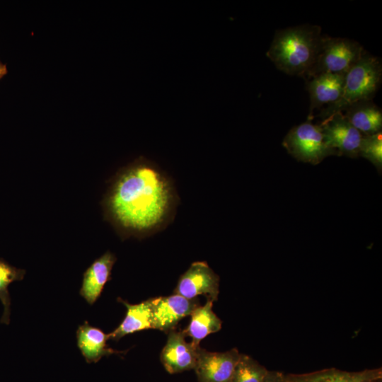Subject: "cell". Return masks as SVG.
<instances>
[{
    "instance_id": "obj_7",
    "label": "cell",
    "mask_w": 382,
    "mask_h": 382,
    "mask_svg": "<svg viewBox=\"0 0 382 382\" xmlns=\"http://www.w3.org/2000/svg\"><path fill=\"white\" fill-rule=\"evenodd\" d=\"M326 144L339 156H359L362 134L354 127L342 112L323 119L319 124Z\"/></svg>"
},
{
    "instance_id": "obj_6",
    "label": "cell",
    "mask_w": 382,
    "mask_h": 382,
    "mask_svg": "<svg viewBox=\"0 0 382 382\" xmlns=\"http://www.w3.org/2000/svg\"><path fill=\"white\" fill-rule=\"evenodd\" d=\"M174 293L188 299L204 295L214 302L218 299L219 277L206 262H194L180 277Z\"/></svg>"
},
{
    "instance_id": "obj_9",
    "label": "cell",
    "mask_w": 382,
    "mask_h": 382,
    "mask_svg": "<svg viewBox=\"0 0 382 382\" xmlns=\"http://www.w3.org/2000/svg\"><path fill=\"white\" fill-rule=\"evenodd\" d=\"M152 329L168 332L175 330L183 318L199 306L197 299H188L178 294L150 299Z\"/></svg>"
},
{
    "instance_id": "obj_12",
    "label": "cell",
    "mask_w": 382,
    "mask_h": 382,
    "mask_svg": "<svg viewBox=\"0 0 382 382\" xmlns=\"http://www.w3.org/2000/svg\"><path fill=\"white\" fill-rule=\"evenodd\" d=\"M116 260L113 253L107 251L84 272L79 294L89 305L94 304L100 298L105 284L111 279L112 269Z\"/></svg>"
},
{
    "instance_id": "obj_19",
    "label": "cell",
    "mask_w": 382,
    "mask_h": 382,
    "mask_svg": "<svg viewBox=\"0 0 382 382\" xmlns=\"http://www.w3.org/2000/svg\"><path fill=\"white\" fill-rule=\"evenodd\" d=\"M268 371L251 357L241 354L231 382H264Z\"/></svg>"
},
{
    "instance_id": "obj_10",
    "label": "cell",
    "mask_w": 382,
    "mask_h": 382,
    "mask_svg": "<svg viewBox=\"0 0 382 382\" xmlns=\"http://www.w3.org/2000/svg\"><path fill=\"white\" fill-rule=\"evenodd\" d=\"M185 338L183 330H173L168 332L166 345L161 353V361L170 374L180 373L195 367L199 346L187 342Z\"/></svg>"
},
{
    "instance_id": "obj_22",
    "label": "cell",
    "mask_w": 382,
    "mask_h": 382,
    "mask_svg": "<svg viewBox=\"0 0 382 382\" xmlns=\"http://www.w3.org/2000/svg\"><path fill=\"white\" fill-rule=\"evenodd\" d=\"M7 72H8V69L6 64H3L0 61V79L4 77V76H5L7 74Z\"/></svg>"
},
{
    "instance_id": "obj_20",
    "label": "cell",
    "mask_w": 382,
    "mask_h": 382,
    "mask_svg": "<svg viewBox=\"0 0 382 382\" xmlns=\"http://www.w3.org/2000/svg\"><path fill=\"white\" fill-rule=\"evenodd\" d=\"M359 156H362L371 162L381 172L382 169V134H363L359 149Z\"/></svg>"
},
{
    "instance_id": "obj_14",
    "label": "cell",
    "mask_w": 382,
    "mask_h": 382,
    "mask_svg": "<svg viewBox=\"0 0 382 382\" xmlns=\"http://www.w3.org/2000/svg\"><path fill=\"white\" fill-rule=\"evenodd\" d=\"M378 378H382L381 368L357 372L330 368L302 374H285L286 382H370Z\"/></svg>"
},
{
    "instance_id": "obj_11",
    "label": "cell",
    "mask_w": 382,
    "mask_h": 382,
    "mask_svg": "<svg viewBox=\"0 0 382 382\" xmlns=\"http://www.w3.org/2000/svg\"><path fill=\"white\" fill-rule=\"evenodd\" d=\"M345 75L325 73L306 79L311 100L309 120H311L314 110L321 109L324 105H326L325 108H328L341 98Z\"/></svg>"
},
{
    "instance_id": "obj_17",
    "label": "cell",
    "mask_w": 382,
    "mask_h": 382,
    "mask_svg": "<svg viewBox=\"0 0 382 382\" xmlns=\"http://www.w3.org/2000/svg\"><path fill=\"white\" fill-rule=\"evenodd\" d=\"M345 117L363 134L381 132L382 112L372 100L354 103L347 108Z\"/></svg>"
},
{
    "instance_id": "obj_21",
    "label": "cell",
    "mask_w": 382,
    "mask_h": 382,
    "mask_svg": "<svg viewBox=\"0 0 382 382\" xmlns=\"http://www.w3.org/2000/svg\"><path fill=\"white\" fill-rule=\"evenodd\" d=\"M264 382H286L285 374L279 371H268Z\"/></svg>"
},
{
    "instance_id": "obj_5",
    "label": "cell",
    "mask_w": 382,
    "mask_h": 382,
    "mask_svg": "<svg viewBox=\"0 0 382 382\" xmlns=\"http://www.w3.org/2000/svg\"><path fill=\"white\" fill-rule=\"evenodd\" d=\"M283 146L296 160L316 165L329 156H339L329 147L319 125L306 122L291 128L285 136Z\"/></svg>"
},
{
    "instance_id": "obj_3",
    "label": "cell",
    "mask_w": 382,
    "mask_h": 382,
    "mask_svg": "<svg viewBox=\"0 0 382 382\" xmlns=\"http://www.w3.org/2000/svg\"><path fill=\"white\" fill-rule=\"evenodd\" d=\"M382 78V66L378 58L366 51L360 59L346 74L343 93L334 105L320 110L323 119L344 111L357 102L372 100L378 89Z\"/></svg>"
},
{
    "instance_id": "obj_2",
    "label": "cell",
    "mask_w": 382,
    "mask_h": 382,
    "mask_svg": "<svg viewBox=\"0 0 382 382\" xmlns=\"http://www.w3.org/2000/svg\"><path fill=\"white\" fill-rule=\"evenodd\" d=\"M322 39L318 25L287 28L276 32L266 54L279 70L306 77L316 62Z\"/></svg>"
},
{
    "instance_id": "obj_8",
    "label": "cell",
    "mask_w": 382,
    "mask_h": 382,
    "mask_svg": "<svg viewBox=\"0 0 382 382\" xmlns=\"http://www.w3.org/2000/svg\"><path fill=\"white\" fill-rule=\"evenodd\" d=\"M240 354L236 348L212 352L199 347L194 369L197 382H231Z\"/></svg>"
},
{
    "instance_id": "obj_15",
    "label": "cell",
    "mask_w": 382,
    "mask_h": 382,
    "mask_svg": "<svg viewBox=\"0 0 382 382\" xmlns=\"http://www.w3.org/2000/svg\"><path fill=\"white\" fill-rule=\"evenodd\" d=\"M117 301L125 305L126 314L120 324L108 333L110 340L117 341L125 335L143 330L152 329V314L150 299L139 303L131 304L118 298Z\"/></svg>"
},
{
    "instance_id": "obj_16",
    "label": "cell",
    "mask_w": 382,
    "mask_h": 382,
    "mask_svg": "<svg viewBox=\"0 0 382 382\" xmlns=\"http://www.w3.org/2000/svg\"><path fill=\"white\" fill-rule=\"evenodd\" d=\"M213 301L207 299L203 306H198L190 315L191 318L183 330L185 336L192 338V343L199 346V342L207 335L219 331L222 322L212 310Z\"/></svg>"
},
{
    "instance_id": "obj_23",
    "label": "cell",
    "mask_w": 382,
    "mask_h": 382,
    "mask_svg": "<svg viewBox=\"0 0 382 382\" xmlns=\"http://www.w3.org/2000/svg\"><path fill=\"white\" fill-rule=\"evenodd\" d=\"M370 382H382V378H376V379H374Z\"/></svg>"
},
{
    "instance_id": "obj_1",
    "label": "cell",
    "mask_w": 382,
    "mask_h": 382,
    "mask_svg": "<svg viewBox=\"0 0 382 382\" xmlns=\"http://www.w3.org/2000/svg\"><path fill=\"white\" fill-rule=\"evenodd\" d=\"M177 203L172 180L156 163L140 157L118 173L104 208L122 237L141 238L166 226Z\"/></svg>"
},
{
    "instance_id": "obj_4",
    "label": "cell",
    "mask_w": 382,
    "mask_h": 382,
    "mask_svg": "<svg viewBox=\"0 0 382 382\" xmlns=\"http://www.w3.org/2000/svg\"><path fill=\"white\" fill-rule=\"evenodd\" d=\"M364 52L362 46L352 40L323 36L316 62L305 78L325 73L345 75Z\"/></svg>"
},
{
    "instance_id": "obj_18",
    "label": "cell",
    "mask_w": 382,
    "mask_h": 382,
    "mask_svg": "<svg viewBox=\"0 0 382 382\" xmlns=\"http://www.w3.org/2000/svg\"><path fill=\"white\" fill-rule=\"evenodd\" d=\"M25 270L11 265L4 259L0 258V300L4 306V312L0 322L8 325L11 314V297L8 286L13 282L21 281Z\"/></svg>"
},
{
    "instance_id": "obj_13",
    "label": "cell",
    "mask_w": 382,
    "mask_h": 382,
    "mask_svg": "<svg viewBox=\"0 0 382 382\" xmlns=\"http://www.w3.org/2000/svg\"><path fill=\"white\" fill-rule=\"evenodd\" d=\"M77 347L88 364L98 362L103 357L113 354H125L127 351H117L108 347L109 335L88 321L79 325L76 333Z\"/></svg>"
}]
</instances>
